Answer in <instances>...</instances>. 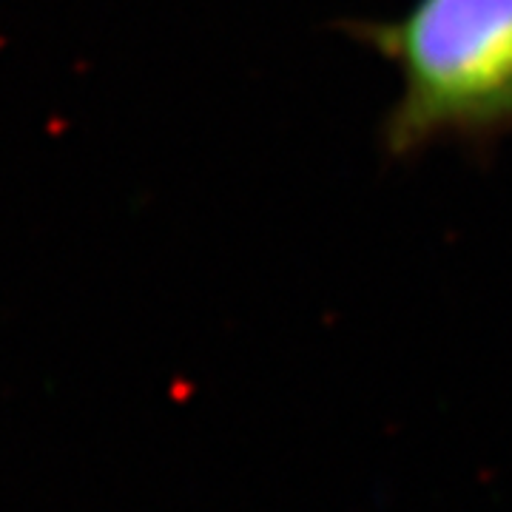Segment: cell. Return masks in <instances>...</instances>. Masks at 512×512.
Instances as JSON below:
<instances>
[{
  "mask_svg": "<svg viewBox=\"0 0 512 512\" xmlns=\"http://www.w3.org/2000/svg\"><path fill=\"white\" fill-rule=\"evenodd\" d=\"M399 74L379 131L390 160L512 137V0H413L399 18L345 23Z\"/></svg>",
  "mask_w": 512,
  "mask_h": 512,
  "instance_id": "obj_1",
  "label": "cell"
}]
</instances>
